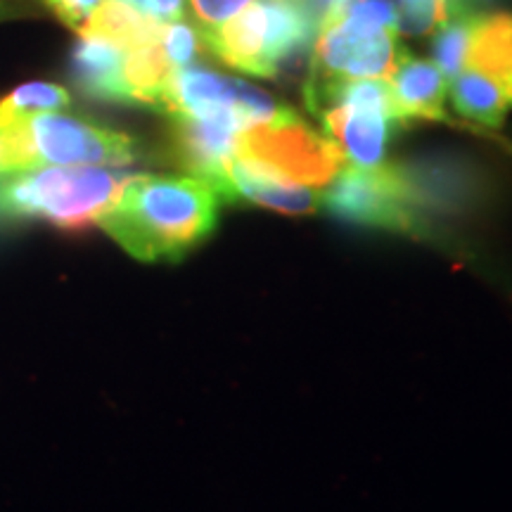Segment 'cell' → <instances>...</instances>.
Segmentation results:
<instances>
[{"mask_svg":"<svg viewBox=\"0 0 512 512\" xmlns=\"http://www.w3.org/2000/svg\"><path fill=\"white\" fill-rule=\"evenodd\" d=\"M347 164L328 133L287 107L240 133L216 192L223 202H252L283 214H311L323 190Z\"/></svg>","mask_w":512,"mask_h":512,"instance_id":"cell-1","label":"cell"},{"mask_svg":"<svg viewBox=\"0 0 512 512\" xmlns=\"http://www.w3.org/2000/svg\"><path fill=\"white\" fill-rule=\"evenodd\" d=\"M221 195L197 176H128L98 226L140 261H178L216 228Z\"/></svg>","mask_w":512,"mask_h":512,"instance_id":"cell-2","label":"cell"},{"mask_svg":"<svg viewBox=\"0 0 512 512\" xmlns=\"http://www.w3.org/2000/svg\"><path fill=\"white\" fill-rule=\"evenodd\" d=\"M128 174L112 166H36L0 174V223L48 221L83 230L112 207Z\"/></svg>","mask_w":512,"mask_h":512,"instance_id":"cell-3","label":"cell"},{"mask_svg":"<svg viewBox=\"0 0 512 512\" xmlns=\"http://www.w3.org/2000/svg\"><path fill=\"white\" fill-rule=\"evenodd\" d=\"M136 140L114 128L60 112L0 124V174L36 166H128Z\"/></svg>","mask_w":512,"mask_h":512,"instance_id":"cell-4","label":"cell"},{"mask_svg":"<svg viewBox=\"0 0 512 512\" xmlns=\"http://www.w3.org/2000/svg\"><path fill=\"white\" fill-rule=\"evenodd\" d=\"M318 19L304 0H254L219 27L200 31L204 50L247 76L271 79L309 48Z\"/></svg>","mask_w":512,"mask_h":512,"instance_id":"cell-5","label":"cell"},{"mask_svg":"<svg viewBox=\"0 0 512 512\" xmlns=\"http://www.w3.org/2000/svg\"><path fill=\"white\" fill-rule=\"evenodd\" d=\"M306 105L356 166L382 164L392 126L401 121L389 79L306 83Z\"/></svg>","mask_w":512,"mask_h":512,"instance_id":"cell-6","label":"cell"},{"mask_svg":"<svg viewBox=\"0 0 512 512\" xmlns=\"http://www.w3.org/2000/svg\"><path fill=\"white\" fill-rule=\"evenodd\" d=\"M430 197V192L422 190V174L415 171L347 162L323 190L320 207L363 226L408 230L418 221L422 202Z\"/></svg>","mask_w":512,"mask_h":512,"instance_id":"cell-7","label":"cell"},{"mask_svg":"<svg viewBox=\"0 0 512 512\" xmlns=\"http://www.w3.org/2000/svg\"><path fill=\"white\" fill-rule=\"evenodd\" d=\"M318 31L309 83L392 76L399 60L396 29L361 22L344 12H330L320 19Z\"/></svg>","mask_w":512,"mask_h":512,"instance_id":"cell-8","label":"cell"},{"mask_svg":"<svg viewBox=\"0 0 512 512\" xmlns=\"http://www.w3.org/2000/svg\"><path fill=\"white\" fill-rule=\"evenodd\" d=\"M278 110V102L259 88L192 64L176 69L159 107V112L169 114L171 119L233 114L249 126L271 119Z\"/></svg>","mask_w":512,"mask_h":512,"instance_id":"cell-9","label":"cell"},{"mask_svg":"<svg viewBox=\"0 0 512 512\" xmlns=\"http://www.w3.org/2000/svg\"><path fill=\"white\" fill-rule=\"evenodd\" d=\"M176 155L190 176L204 178L214 185L219 183L223 166L235 155L240 133L249 124L233 114H216V117H183L174 119Z\"/></svg>","mask_w":512,"mask_h":512,"instance_id":"cell-10","label":"cell"},{"mask_svg":"<svg viewBox=\"0 0 512 512\" xmlns=\"http://www.w3.org/2000/svg\"><path fill=\"white\" fill-rule=\"evenodd\" d=\"M399 119H441L448 95V79L437 64L401 53L389 76Z\"/></svg>","mask_w":512,"mask_h":512,"instance_id":"cell-11","label":"cell"},{"mask_svg":"<svg viewBox=\"0 0 512 512\" xmlns=\"http://www.w3.org/2000/svg\"><path fill=\"white\" fill-rule=\"evenodd\" d=\"M126 50L100 36H81L72 50V79L95 100L128 102L124 83Z\"/></svg>","mask_w":512,"mask_h":512,"instance_id":"cell-12","label":"cell"},{"mask_svg":"<svg viewBox=\"0 0 512 512\" xmlns=\"http://www.w3.org/2000/svg\"><path fill=\"white\" fill-rule=\"evenodd\" d=\"M463 69L484 76L512 100V12L477 15Z\"/></svg>","mask_w":512,"mask_h":512,"instance_id":"cell-13","label":"cell"},{"mask_svg":"<svg viewBox=\"0 0 512 512\" xmlns=\"http://www.w3.org/2000/svg\"><path fill=\"white\" fill-rule=\"evenodd\" d=\"M159 34H162V24L155 22L147 12L121 0H102L79 29V36H100L124 50L159 41Z\"/></svg>","mask_w":512,"mask_h":512,"instance_id":"cell-14","label":"cell"},{"mask_svg":"<svg viewBox=\"0 0 512 512\" xmlns=\"http://www.w3.org/2000/svg\"><path fill=\"white\" fill-rule=\"evenodd\" d=\"M174 74L176 67L166 57L159 41L126 50L124 83L128 91V102L131 105H147L159 110Z\"/></svg>","mask_w":512,"mask_h":512,"instance_id":"cell-15","label":"cell"},{"mask_svg":"<svg viewBox=\"0 0 512 512\" xmlns=\"http://www.w3.org/2000/svg\"><path fill=\"white\" fill-rule=\"evenodd\" d=\"M72 105V95L60 83L34 81L24 83L15 91L0 98V124L31 117V114L62 112Z\"/></svg>","mask_w":512,"mask_h":512,"instance_id":"cell-16","label":"cell"},{"mask_svg":"<svg viewBox=\"0 0 512 512\" xmlns=\"http://www.w3.org/2000/svg\"><path fill=\"white\" fill-rule=\"evenodd\" d=\"M475 22H477L475 12H465V15H456L448 19L446 24H441L437 29V34H434V41H432L434 64L444 72L448 81L463 72Z\"/></svg>","mask_w":512,"mask_h":512,"instance_id":"cell-17","label":"cell"},{"mask_svg":"<svg viewBox=\"0 0 512 512\" xmlns=\"http://www.w3.org/2000/svg\"><path fill=\"white\" fill-rule=\"evenodd\" d=\"M159 43H162L166 57H169L176 69L190 67V64L197 60V55H200V50L204 48L202 34L200 29H197V24L185 22V19H178V22H171V24H162Z\"/></svg>","mask_w":512,"mask_h":512,"instance_id":"cell-18","label":"cell"},{"mask_svg":"<svg viewBox=\"0 0 512 512\" xmlns=\"http://www.w3.org/2000/svg\"><path fill=\"white\" fill-rule=\"evenodd\" d=\"M254 0H190L192 12L197 17V29L207 31L219 27L226 19L235 17Z\"/></svg>","mask_w":512,"mask_h":512,"instance_id":"cell-19","label":"cell"},{"mask_svg":"<svg viewBox=\"0 0 512 512\" xmlns=\"http://www.w3.org/2000/svg\"><path fill=\"white\" fill-rule=\"evenodd\" d=\"M41 3L60 19L64 27L74 29L79 34V29L88 22V17L93 15V10L98 8L102 0H41Z\"/></svg>","mask_w":512,"mask_h":512,"instance_id":"cell-20","label":"cell"},{"mask_svg":"<svg viewBox=\"0 0 512 512\" xmlns=\"http://www.w3.org/2000/svg\"><path fill=\"white\" fill-rule=\"evenodd\" d=\"M188 0H145V12L159 24H171L185 19Z\"/></svg>","mask_w":512,"mask_h":512,"instance_id":"cell-21","label":"cell"},{"mask_svg":"<svg viewBox=\"0 0 512 512\" xmlns=\"http://www.w3.org/2000/svg\"><path fill=\"white\" fill-rule=\"evenodd\" d=\"M121 3H128V5H133V8L145 12V0H121Z\"/></svg>","mask_w":512,"mask_h":512,"instance_id":"cell-22","label":"cell"}]
</instances>
